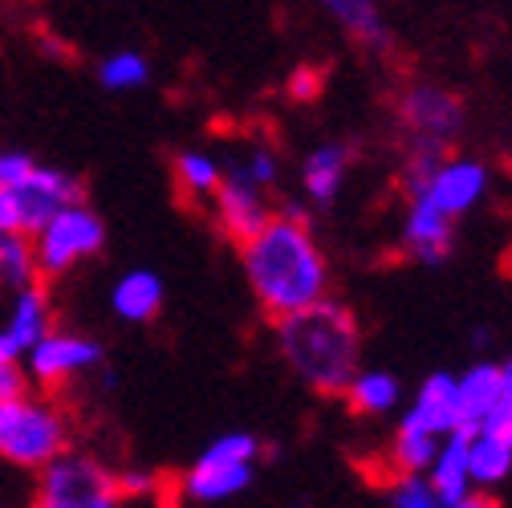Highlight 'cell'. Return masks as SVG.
<instances>
[{
	"label": "cell",
	"instance_id": "83f0119b",
	"mask_svg": "<svg viewBox=\"0 0 512 508\" xmlns=\"http://www.w3.org/2000/svg\"><path fill=\"white\" fill-rule=\"evenodd\" d=\"M122 480V496L126 504H143V500H163V480L147 468H118Z\"/></svg>",
	"mask_w": 512,
	"mask_h": 508
},
{
	"label": "cell",
	"instance_id": "484cf974",
	"mask_svg": "<svg viewBox=\"0 0 512 508\" xmlns=\"http://www.w3.org/2000/svg\"><path fill=\"white\" fill-rule=\"evenodd\" d=\"M382 500L395 508H439L435 488L427 484L423 472H395L387 484H382Z\"/></svg>",
	"mask_w": 512,
	"mask_h": 508
},
{
	"label": "cell",
	"instance_id": "ffe728a7",
	"mask_svg": "<svg viewBox=\"0 0 512 508\" xmlns=\"http://www.w3.org/2000/svg\"><path fill=\"white\" fill-rule=\"evenodd\" d=\"M346 407L362 419H382V415H391L399 403H403V383L391 374V370H362L346 383L342 391Z\"/></svg>",
	"mask_w": 512,
	"mask_h": 508
},
{
	"label": "cell",
	"instance_id": "d6986e66",
	"mask_svg": "<svg viewBox=\"0 0 512 508\" xmlns=\"http://www.w3.org/2000/svg\"><path fill=\"white\" fill-rule=\"evenodd\" d=\"M504 399V378L500 362H472L468 370L456 374V407H460V427L472 431L488 419V411Z\"/></svg>",
	"mask_w": 512,
	"mask_h": 508
},
{
	"label": "cell",
	"instance_id": "4dcf8cb0",
	"mask_svg": "<svg viewBox=\"0 0 512 508\" xmlns=\"http://www.w3.org/2000/svg\"><path fill=\"white\" fill-rule=\"evenodd\" d=\"M33 167H37V159H33L29 151L0 147V187H9V183H17V179H25Z\"/></svg>",
	"mask_w": 512,
	"mask_h": 508
},
{
	"label": "cell",
	"instance_id": "8fae6325",
	"mask_svg": "<svg viewBox=\"0 0 512 508\" xmlns=\"http://www.w3.org/2000/svg\"><path fill=\"white\" fill-rule=\"evenodd\" d=\"M488 187H492V171H488L480 159L452 151L447 159L435 163V171L415 187V192L427 196L439 212H447L452 220H460V216H468L472 208L484 204ZM415 192H407V196H415Z\"/></svg>",
	"mask_w": 512,
	"mask_h": 508
},
{
	"label": "cell",
	"instance_id": "9a60e30c",
	"mask_svg": "<svg viewBox=\"0 0 512 508\" xmlns=\"http://www.w3.org/2000/svg\"><path fill=\"white\" fill-rule=\"evenodd\" d=\"M110 313L126 326H151L155 317L163 313V301H167V289H163V277L151 273V269H126L118 273V281L110 285Z\"/></svg>",
	"mask_w": 512,
	"mask_h": 508
},
{
	"label": "cell",
	"instance_id": "d4e9b609",
	"mask_svg": "<svg viewBox=\"0 0 512 508\" xmlns=\"http://www.w3.org/2000/svg\"><path fill=\"white\" fill-rule=\"evenodd\" d=\"M439 439L443 435H431L423 427H411L399 419L395 427V439H391V468L395 472H427L435 448H439Z\"/></svg>",
	"mask_w": 512,
	"mask_h": 508
},
{
	"label": "cell",
	"instance_id": "5bb4252c",
	"mask_svg": "<svg viewBox=\"0 0 512 508\" xmlns=\"http://www.w3.org/2000/svg\"><path fill=\"white\" fill-rule=\"evenodd\" d=\"M350 167H354V147L342 143V139H330V143H317L305 159H301V196L309 208L317 212H330L342 192H346V179H350Z\"/></svg>",
	"mask_w": 512,
	"mask_h": 508
},
{
	"label": "cell",
	"instance_id": "e575fe53",
	"mask_svg": "<svg viewBox=\"0 0 512 508\" xmlns=\"http://www.w3.org/2000/svg\"><path fill=\"white\" fill-rule=\"evenodd\" d=\"M0 358H17V354H13V346H9V338H5V334H0Z\"/></svg>",
	"mask_w": 512,
	"mask_h": 508
},
{
	"label": "cell",
	"instance_id": "3957f363",
	"mask_svg": "<svg viewBox=\"0 0 512 508\" xmlns=\"http://www.w3.org/2000/svg\"><path fill=\"white\" fill-rule=\"evenodd\" d=\"M74 443V419L53 391H21L0 403V464L13 472H41Z\"/></svg>",
	"mask_w": 512,
	"mask_h": 508
},
{
	"label": "cell",
	"instance_id": "8992f818",
	"mask_svg": "<svg viewBox=\"0 0 512 508\" xmlns=\"http://www.w3.org/2000/svg\"><path fill=\"white\" fill-rule=\"evenodd\" d=\"M33 504L41 508H114L126 504L118 468L86 448L57 452L41 472H33Z\"/></svg>",
	"mask_w": 512,
	"mask_h": 508
},
{
	"label": "cell",
	"instance_id": "7c38bea8",
	"mask_svg": "<svg viewBox=\"0 0 512 508\" xmlns=\"http://www.w3.org/2000/svg\"><path fill=\"white\" fill-rule=\"evenodd\" d=\"M427 484L435 488V500L439 508H476V504H488V496L476 488L472 480V464H468V431L456 427L439 439V448L427 464Z\"/></svg>",
	"mask_w": 512,
	"mask_h": 508
},
{
	"label": "cell",
	"instance_id": "4316f807",
	"mask_svg": "<svg viewBox=\"0 0 512 508\" xmlns=\"http://www.w3.org/2000/svg\"><path fill=\"white\" fill-rule=\"evenodd\" d=\"M228 163H236L248 179H256L261 187H269V192H277V183H281V159H277V151L269 147V143H248L236 159H228Z\"/></svg>",
	"mask_w": 512,
	"mask_h": 508
},
{
	"label": "cell",
	"instance_id": "cb8c5ba5",
	"mask_svg": "<svg viewBox=\"0 0 512 508\" xmlns=\"http://www.w3.org/2000/svg\"><path fill=\"white\" fill-rule=\"evenodd\" d=\"M41 281L37 261H33V240L21 232H5L0 228V289L17 293L25 285Z\"/></svg>",
	"mask_w": 512,
	"mask_h": 508
},
{
	"label": "cell",
	"instance_id": "277c9868",
	"mask_svg": "<svg viewBox=\"0 0 512 508\" xmlns=\"http://www.w3.org/2000/svg\"><path fill=\"white\" fill-rule=\"evenodd\" d=\"M468 106L456 90L439 82H411L395 98V126L403 155H452L464 135Z\"/></svg>",
	"mask_w": 512,
	"mask_h": 508
},
{
	"label": "cell",
	"instance_id": "f546056e",
	"mask_svg": "<svg viewBox=\"0 0 512 508\" xmlns=\"http://www.w3.org/2000/svg\"><path fill=\"white\" fill-rule=\"evenodd\" d=\"M29 387H33V383H29L25 362H21V358H0V403L13 399V395H21V391H29Z\"/></svg>",
	"mask_w": 512,
	"mask_h": 508
},
{
	"label": "cell",
	"instance_id": "44dd1931",
	"mask_svg": "<svg viewBox=\"0 0 512 508\" xmlns=\"http://www.w3.org/2000/svg\"><path fill=\"white\" fill-rule=\"evenodd\" d=\"M224 167H228V163H224L220 155H212V151H204V147H187V151L175 155L171 175H175V187L183 192V200L208 204L212 192L220 187V179H224Z\"/></svg>",
	"mask_w": 512,
	"mask_h": 508
},
{
	"label": "cell",
	"instance_id": "e0dca14e",
	"mask_svg": "<svg viewBox=\"0 0 512 508\" xmlns=\"http://www.w3.org/2000/svg\"><path fill=\"white\" fill-rule=\"evenodd\" d=\"M53 326V301H49V289L45 281H33L25 289L13 293L9 301V313H5V322H0V334L9 338L13 354L25 358V350Z\"/></svg>",
	"mask_w": 512,
	"mask_h": 508
},
{
	"label": "cell",
	"instance_id": "f1b7e54d",
	"mask_svg": "<svg viewBox=\"0 0 512 508\" xmlns=\"http://www.w3.org/2000/svg\"><path fill=\"white\" fill-rule=\"evenodd\" d=\"M285 90H289L293 102H313V98H322V90H326V74L317 70V66H297L289 74Z\"/></svg>",
	"mask_w": 512,
	"mask_h": 508
},
{
	"label": "cell",
	"instance_id": "30bf717a",
	"mask_svg": "<svg viewBox=\"0 0 512 508\" xmlns=\"http://www.w3.org/2000/svg\"><path fill=\"white\" fill-rule=\"evenodd\" d=\"M208 212H212L216 228H220L228 240L240 244V240H248L252 232H261V228L273 220L277 204H273L269 187H261L256 179H248L236 163H228L220 187H216L212 200H208Z\"/></svg>",
	"mask_w": 512,
	"mask_h": 508
},
{
	"label": "cell",
	"instance_id": "2e32d148",
	"mask_svg": "<svg viewBox=\"0 0 512 508\" xmlns=\"http://www.w3.org/2000/svg\"><path fill=\"white\" fill-rule=\"evenodd\" d=\"M403 423L411 427H423L431 435H447V431H456L460 427V407H456V374H447V370H435L427 374L415 399L407 403L403 411Z\"/></svg>",
	"mask_w": 512,
	"mask_h": 508
},
{
	"label": "cell",
	"instance_id": "7402d4cb",
	"mask_svg": "<svg viewBox=\"0 0 512 508\" xmlns=\"http://www.w3.org/2000/svg\"><path fill=\"white\" fill-rule=\"evenodd\" d=\"M468 464H472L476 488L488 496L492 488H500L512 476V443L484 427H472L468 431Z\"/></svg>",
	"mask_w": 512,
	"mask_h": 508
},
{
	"label": "cell",
	"instance_id": "ba28073f",
	"mask_svg": "<svg viewBox=\"0 0 512 508\" xmlns=\"http://www.w3.org/2000/svg\"><path fill=\"white\" fill-rule=\"evenodd\" d=\"M74 200H86L82 179L61 167L37 163L25 179L0 187V228L33 236L61 204H74Z\"/></svg>",
	"mask_w": 512,
	"mask_h": 508
},
{
	"label": "cell",
	"instance_id": "ac0fdd59",
	"mask_svg": "<svg viewBox=\"0 0 512 508\" xmlns=\"http://www.w3.org/2000/svg\"><path fill=\"white\" fill-rule=\"evenodd\" d=\"M350 41H358L362 49L370 53H387L395 45L391 29H387V17H382V5L378 0H313Z\"/></svg>",
	"mask_w": 512,
	"mask_h": 508
},
{
	"label": "cell",
	"instance_id": "603a6c76",
	"mask_svg": "<svg viewBox=\"0 0 512 508\" xmlns=\"http://www.w3.org/2000/svg\"><path fill=\"white\" fill-rule=\"evenodd\" d=\"M98 86L110 94H135L151 82V57L143 49H114L98 61Z\"/></svg>",
	"mask_w": 512,
	"mask_h": 508
},
{
	"label": "cell",
	"instance_id": "9c48e42d",
	"mask_svg": "<svg viewBox=\"0 0 512 508\" xmlns=\"http://www.w3.org/2000/svg\"><path fill=\"white\" fill-rule=\"evenodd\" d=\"M21 362H25V370H29V383H33V387L57 395V391L82 383L86 374L102 370L106 350H102V342L90 338V334L49 326V330L25 350Z\"/></svg>",
	"mask_w": 512,
	"mask_h": 508
},
{
	"label": "cell",
	"instance_id": "d590c367",
	"mask_svg": "<svg viewBox=\"0 0 512 508\" xmlns=\"http://www.w3.org/2000/svg\"><path fill=\"white\" fill-rule=\"evenodd\" d=\"M508 269H512V265H508Z\"/></svg>",
	"mask_w": 512,
	"mask_h": 508
},
{
	"label": "cell",
	"instance_id": "52a82bcc",
	"mask_svg": "<svg viewBox=\"0 0 512 508\" xmlns=\"http://www.w3.org/2000/svg\"><path fill=\"white\" fill-rule=\"evenodd\" d=\"M29 240H33V261L41 281H57L82 269L86 261H94L106 248V224L86 200H74V204H61Z\"/></svg>",
	"mask_w": 512,
	"mask_h": 508
},
{
	"label": "cell",
	"instance_id": "4fadbf2b",
	"mask_svg": "<svg viewBox=\"0 0 512 508\" xmlns=\"http://www.w3.org/2000/svg\"><path fill=\"white\" fill-rule=\"evenodd\" d=\"M399 244L419 265H443L447 257H452V244H456V220L447 212H439L427 196L415 192V196H407Z\"/></svg>",
	"mask_w": 512,
	"mask_h": 508
},
{
	"label": "cell",
	"instance_id": "6da1fadb",
	"mask_svg": "<svg viewBox=\"0 0 512 508\" xmlns=\"http://www.w3.org/2000/svg\"><path fill=\"white\" fill-rule=\"evenodd\" d=\"M240 273L248 281L252 301L269 317H285L322 301L334 285L326 248L317 244L305 208L297 204L277 208L261 232L240 240Z\"/></svg>",
	"mask_w": 512,
	"mask_h": 508
},
{
	"label": "cell",
	"instance_id": "5b68a950",
	"mask_svg": "<svg viewBox=\"0 0 512 508\" xmlns=\"http://www.w3.org/2000/svg\"><path fill=\"white\" fill-rule=\"evenodd\" d=\"M261 460V443L248 431H224L191 460L175 480V500L183 504H224L248 492Z\"/></svg>",
	"mask_w": 512,
	"mask_h": 508
},
{
	"label": "cell",
	"instance_id": "7a4b0ae2",
	"mask_svg": "<svg viewBox=\"0 0 512 508\" xmlns=\"http://www.w3.org/2000/svg\"><path fill=\"white\" fill-rule=\"evenodd\" d=\"M273 342L297 383L326 399H342L346 383L362 366V326L334 297L273 317Z\"/></svg>",
	"mask_w": 512,
	"mask_h": 508
},
{
	"label": "cell",
	"instance_id": "1f68e13d",
	"mask_svg": "<svg viewBox=\"0 0 512 508\" xmlns=\"http://www.w3.org/2000/svg\"><path fill=\"white\" fill-rule=\"evenodd\" d=\"M480 427H484V431H492V435H500V439H508V443H512V399H508V395H504V399H500V403H496V407H492V411H488V419H484V423H480Z\"/></svg>",
	"mask_w": 512,
	"mask_h": 508
},
{
	"label": "cell",
	"instance_id": "836d02e7",
	"mask_svg": "<svg viewBox=\"0 0 512 508\" xmlns=\"http://www.w3.org/2000/svg\"><path fill=\"white\" fill-rule=\"evenodd\" d=\"M472 346H476V350L492 346V334H488V330H476V334H472Z\"/></svg>",
	"mask_w": 512,
	"mask_h": 508
},
{
	"label": "cell",
	"instance_id": "d6a6232c",
	"mask_svg": "<svg viewBox=\"0 0 512 508\" xmlns=\"http://www.w3.org/2000/svg\"><path fill=\"white\" fill-rule=\"evenodd\" d=\"M500 378H504V395L512 399V358H504V362H500Z\"/></svg>",
	"mask_w": 512,
	"mask_h": 508
}]
</instances>
